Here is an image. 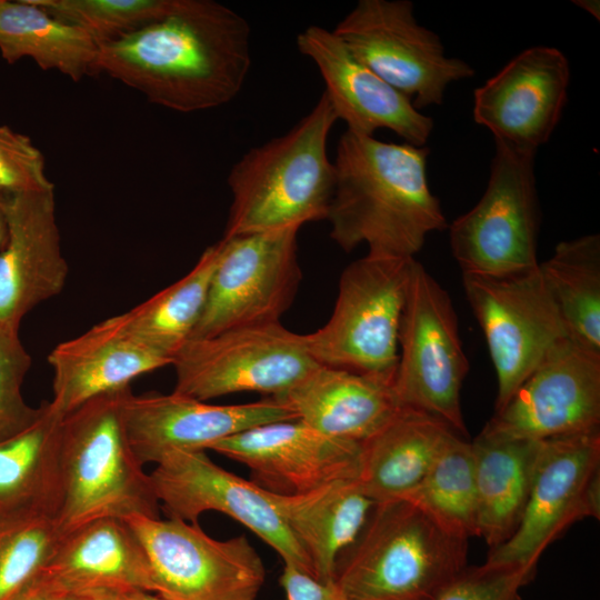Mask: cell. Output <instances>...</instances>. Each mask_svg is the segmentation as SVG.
<instances>
[{"mask_svg": "<svg viewBox=\"0 0 600 600\" xmlns=\"http://www.w3.org/2000/svg\"><path fill=\"white\" fill-rule=\"evenodd\" d=\"M251 68L249 22L213 0H180L166 17L99 46L97 71L178 112L233 100Z\"/></svg>", "mask_w": 600, "mask_h": 600, "instance_id": "6da1fadb", "label": "cell"}, {"mask_svg": "<svg viewBox=\"0 0 600 600\" xmlns=\"http://www.w3.org/2000/svg\"><path fill=\"white\" fill-rule=\"evenodd\" d=\"M429 149L346 130L340 137L327 219L344 251L364 243L368 254L414 258L427 236L448 227L427 179Z\"/></svg>", "mask_w": 600, "mask_h": 600, "instance_id": "7a4b0ae2", "label": "cell"}, {"mask_svg": "<svg viewBox=\"0 0 600 600\" xmlns=\"http://www.w3.org/2000/svg\"><path fill=\"white\" fill-rule=\"evenodd\" d=\"M338 121L326 92L284 134L249 149L231 168L223 237L300 229L326 220L334 187L328 139Z\"/></svg>", "mask_w": 600, "mask_h": 600, "instance_id": "3957f363", "label": "cell"}, {"mask_svg": "<svg viewBox=\"0 0 600 600\" xmlns=\"http://www.w3.org/2000/svg\"><path fill=\"white\" fill-rule=\"evenodd\" d=\"M131 388L96 397L60 426L63 534L102 518H160L150 474L129 442L123 401Z\"/></svg>", "mask_w": 600, "mask_h": 600, "instance_id": "277c9868", "label": "cell"}, {"mask_svg": "<svg viewBox=\"0 0 600 600\" xmlns=\"http://www.w3.org/2000/svg\"><path fill=\"white\" fill-rule=\"evenodd\" d=\"M467 544L406 499L377 503L333 581L349 600H434L466 569Z\"/></svg>", "mask_w": 600, "mask_h": 600, "instance_id": "5b68a950", "label": "cell"}, {"mask_svg": "<svg viewBox=\"0 0 600 600\" xmlns=\"http://www.w3.org/2000/svg\"><path fill=\"white\" fill-rule=\"evenodd\" d=\"M414 261L367 254L351 262L340 277L329 320L302 334L312 359L321 366L394 379Z\"/></svg>", "mask_w": 600, "mask_h": 600, "instance_id": "8992f818", "label": "cell"}, {"mask_svg": "<svg viewBox=\"0 0 600 600\" xmlns=\"http://www.w3.org/2000/svg\"><path fill=\"white\" fill-rule=\"evenodd\" d=\"M393 390L401 408L466 436L461 388L468 371L457 314L446 290L417 260L399 329Z\"/></svg>", "mask_w": 600, "mask_h": 600, "instance_id": "52a82bcc", "label": "cell"}, {"mask_svg": "<svg viewBox=\"0 0 600 600\" xmlns=\"http://www.w3.org/2000/svg\"><path fill=\"white\" fill-rule=\"evenodd\" d=\"M534 157L496 142L484 193L450 227L452 254L462 273L499 277L539 266Z\"/></svg>", "mask_w": 600, "mask_h": 600, "instance_id": "ba28073f", "label": "cell"}, {"mask_svg": "<svg viewBox=\"0 0 600 600\" xmlns=\"http://www.w3.org/2000/svg\"><path fill=\"white\" fill-rule=\"evenodd\" d=\"M332 31L418 110L441 104L451 82L474 76L469 63L446 54L437 33L419 24L409 0H359Z\"/></svg>", "mask_w": 600, "mask_h": 600, "instance_id": "9c48e42d", "label": "cell"}, {"mask_svg": "<svg viewBox=\"0 0 600 600\" xmlns=\"http://www.w3.org/2000/svg\"><path fill=\"white\" fill-rule=\"evenodd\" d=\"M318 364L303 336L280 322L236 328L184 343L171 362L173 392L200 401L238 392L277 397Z\"/></svg>", "mask_w": 600, "mask_h": 600, "instance_id": "30bf717a", "label": "cell"}, {"mask_svg": "<svg viewBox=\"0 0 600 600\" xmlns=\"http://www.w3.org/2000/svg\"><path fill=\"white\" fill-rule=\"evenodd\" d=\"M149 559L153 593L163 600H257L264 563L243 534L218 540L199 523L167 518L123 519Z\"/></svg>", "mask_w": 600, "mask_h": 600, "instance_id": "8fae6325", "label": "cell"}, {"mask_svg": "<svg viewBox=\"0 0 600 600\" xmlns=\"http://www.w3.org/2000/svg\"><path fill=\"white\" fill-rule=\"evenodd\" d=\"M299 230L222 237L206 306L190 339L280 322L301 282Z\"/></svg>", "mask_w": 600, "mask_h": 600, "instance_id": "7c38bea8", "label": "cell"}, {"mask_svg": "<svg viewBox=\"0 0 600 600\" xmlns=\"http://www.w3.org/2000/svg\"><path fill=\"white\" fill-rule=\"evenodd\" d=\"M462 284L496 370L498 411L569 336L539 266L499 277L462 273Z\"/></svg>", "mask_w": 600, "mask_h": 600, "instance_id": "4fadbf2b", "label": "cell"}, {"mask_svg": "<svg viewBox=\"0 0 600 600\" xmlns=\"http://www.w3.org/2000/svg\"><path fill=\"white\" fill-rule=\"evenodd\" d=\"M599 430L542 440L520 523L486 562L536 571L546 548L572 523L599 519Z\"/></svg>", "mask_w": 600, "mask_h": 600, "instance_id": "5bb4252c", "label": "cell"}, {"mask_svg": "<svg viewBox=\"0 0 600 600\" xmlns=\"http://www.w3.org/2000/svg\"><path fill=\"white\" fill-rule=\"evenodd\" d=\"M149 474L160 510L168 518L198 523L207 511L223 513L269 544L283 564L314 577L308 556L286 526L270 492L218 466L204 450L170 452Z\"/></svg>", "mask_w": 600, "mask_h": 600, "instance_id": "9a60e30c", "label": "cell"}, {"mask_svg": "<svg viewBox=\"0 0 600 600\" xmlns=\"http://www.w3.org/2000/svg\"><path fill=\"white\" fill-rule=\"evenodd\" d=\"M600 353L559 341L481 434L542 441L599 430Z\"/></svg>", "mask_w": 600, "mask_h": 600, "instance_id": "2e32d148", "label": "cell"}, {"mask_svg": "<svg viewBox=\"0 0 600 600\" xmlns=\"http://www.w3.org/2000/svg\"><path fill=\"white\" fill-rule=\"evenodd\" d=\"M569 82V62L559 49L528 48L474 90L473 119L494 142L537 152L560 121Z\"/></svg>", "mask_w": 600, "mask_h": 600, "instance_id": "e0dca14e", "label": "cell"}, {"mask_svg": "<svg viewBox=\"0 0 600 600\" xmlns=\"http://www.w3.org/2000/svg\"><path fill=\"white\" fill-rule=\"evenodd\" d=\"M209 450L246 466L251 481L278 494L304 493L360 472L361 444L328 437L299 419L250 428Z\"/></svg>", "mask_w": 600, "mask_h": 600, "instance_id": "ac0fdd59", "label": "cell"}, {"mask_svg": "<svg viewBox=\"0 0 600 600\" xmlns=\"http://www.w3.org/2000/svg\"><path fill=\"white\" fill-rule=\"evenodd\" d=\"M297 419L273 397L242 404H210L176 392L136 396L123 401V421L139 462L157 464L173 451L209 450L250 428Z\"/></svg>", "mask_w": 600, "mask_h": 600, "instance_id": "d6986e66", "label": "cell"}, {"mask_svg": "<svg viewBox=\"0 0 600 600\" xmlns=\"http://www.w3.org/2000/svg\"><path fill=\"white\" fill-rule=\"evenodd\" d=\"M296 43L318 68L324 92L348 131L373 136L388 129L406 143L426 147L433 130L432 118L359 61L332 30L310 26L298 33Z\"/></svg>", "mask_w": 600, "mask_h": 600, "instance_id": "ffe728a7", "label": "cell"}, {"mask_svg": "<svg viewBox=\"0 0 600 600\" xmlns=\"http://www.w3.org/2000/svg\"><path fill=\"white\" fill-rule=\"evenodd\" d=\"M8 240L0 251V322L23 318L64 288L69 267L61 249L54 190L7 194Z\"/></svg>", "mask_w": 600, "mask_h": 600, "instance_id": "44dd1931", "label": "cell"}, {"mask_svg": "<svg viewBox=\"0 0 600 600\" xmlns=\"http://www.w3.org/2000/svg\"><path fill=\"white\" fill-rule=\"evenodd\" d=\"M171 362L140 341L120 314L110 317L50 351V403L67 414L96 397L129 388L136 378Z\"/></svg>", "mask_w": 600, "mask_h": 600, "instance_id": "7402d4cb", "label": "cell"}, {"mask_svg": "<svg viewBox=\"0 0 600 600\" xmlns=\"http://www.w3.org/2000/svg\"><path fill=\"white\" fill-rule=\"evenodd\" d=\"M273 398L319 432L359 444L401 408L393 379L321 364Z\"/></svg>", "mask_w": 600, "mask_h": 600, "instance_id": "603a6c76", "label": "cell"}, {"mask_svg": "<svg viewBox=\"0 0 600 600\" xmlns=\"http://www.w3.org/2000/svg\"><path fill=\"white\" fill-rule=\"evenodd\" d=\"M64 590L153 593L148 556L126 520L102 518L63 534L43 569Z\"/></svg>", "mask_w": 600, "mask_h": 600, "instance_id": "cb8c5ba5", "label": "cell"}, {"mask_svg": "<svg viewBox=\"0 0 600 600\" xmlns=\"http://www.w3.org/2000/svg\"><path fill=\"white\" fill-rule=\"evenodd\" d=\"M270 496L321 582L333 580L338 559L357 541L377 504L358 478L332 481L304 493Z\"/></svg>", "mask_w": 600, "mask_h": 600, "instance_id": "d4e9b609", "label": "cell"}, {"mask_svg": "<svg viewBox=\"0 0 600 600\" xmlns=\"http://www.w3.org/2000/svg\"><path fill=\"white\" fill-rule=\"evenodd\" d=\"M442 421L407 408L361 444L359 482L381 503L408 496L424 478L447 439Z\"/></svg>", "mask_w": 600, "mask_h": 600, "instance_id": "484cf974", "label": "cell"}, {"mask_svg": "<svg viewBox=\"0 0 600 600\" xmlns=\"http://www.w3.org/2000/svg\"><path fill=\"white\" fill-rule=\"evenodd\" d=\"M478 504V537L492 550L517 530L530 493L541 441L479 433L471 442Z\"/></svg>", "mask_w": 600, "mask_h": 600, "instance_id": "4316f807", "label": "cell"}, {"mask_svg": "<svg viewBox=\"0 0 600 600\" xmlns=\"http://www.w3.org/2000/svg\"><path fill=\"white\" fill-rule=\"evenodd\" d=\"M0 54L9 64L30 58L42 70L58 71L74 82L98 73L94 39L31 0H0Z\"/></svg>", "mask_w": 600, "mask_h": 600, "instance_id": "83f0119b", "label": "cell"}, {"mask_svg": "<svg viewBox=\"0 0 600 600\" xmlns=\"http://www.w3.org/2000/svg\"><path fill=\"white\" fill-rule=\"evenodd\" d=\"M63 416L43 401L42 414L31 427L0 442V509L30 508L58 516L63 496Z\"/></svg>", "mask_w": 600, "mask_h": 600, "instance_id": "f1b7e54d", "label": "cell"}, {"mask_svg": "<svg viewBox=\"0 0 600 600\" xmlns=\"http://www.w3.org/2000/svg\"><path fill=\"white\" fill-rule=\"evenodd\" d=\"M539 269L569 338L600 353L599 234L558 243Z\"/></svg>", "mask_w": 600, "mask_h": 600, "instance_id": "f546056e", "label": "cell"}, {"mask_svg": "<svg viewBox=\"0 0 600 600\" xmlns=\"http://www.w3.org/2000/svg\"><path fill=\"white\" fill-rule=\"evenodd\" d=\"M218 256V243L208 247L184 277L121 313L127 328L144 344L172 360L190 340L201 317Z\"/></svg>", "mask_w": 600, "mask_h": 600, "instance_id": "4dcf8cb0", "label": "cell"}, {"mask_svg": "<svg viewBox=\"0 0 600 600\" xmlns=\"http://www.w3.org/2000/svg\"><path fill=\"white\" fill-rule=\"evenodd\" d=\"M403 499L451 534L478 537L474 456L471 442L451 433L421 482Z\"/></svg>", "mask_w": 600, "mask_h": 600, "instance_id": "1f68e13d", "label": "cell"}, {"mask_svg": "<svg viewBox=\"0 0 600 600\" xmlns=\"http://www.w3.org/2000/svg\"><path fill=\"white\" fill-rule=\"evenodd\" d=\"M62 537L56 516L0 509V600H9L47 567Z\"/></svg>", "mask_w": 600, "mask_h": 600, "instance_id": "d6a6232c", "label": "cell"}, {"mask_svg": "<svg viewBox=\"0 0 600 600\" xmlns=\"http://www.w3.org/2000/svg\"><path fill=\"white\" fill-rule=\"evenodd\" d=\"M54 18L77 26L101 46L159 20L180 0H31Z\"/></svg>", "mask_w": 600, "mask_h": 600, "instance_id": "836d02e7", "label": "cell"}, {"mask_svg": "<svg viewBox=\"0 0 600 600\" xmlns=\"http://www.w3.org/2000/svg\"><path fill=\"white\" fill-rule=\"evenodd\" d=\"M31 364L19 329L0 322V442L21 433L42 414L43 402L31 407L21 391Z\"/></svg>", "mask_w": 600, "mask_h": 600, "instance_id": "e575fe53", "label": "cell"}, {"mask_svg": "<svg viewBox=\"0 0 600 600\" xmlns=\"http://www.w3.org/2000/svg\"><path fill=\"white\" fill-rule=\"evenodd\" d=\"M534 572L516 564L467 566L434 600H522L520 590Z\"/></svg>", "mask_w": 600, "mask_h": 600, "instance_id": "d590c367", "label": "cell"}, {"mask_svg": "<svg viewBox=\"0 0 600 600\" xmlns=\"http://www.w3.org/2000/svg\"><path fill=\"white\" fill-rule=\"evenodd\" d=\"M54 190L42 152L28 136L0 126V192L17 194Z\"/></svg>", "mask_w": 600, "mask_h": 600, "instance_id": "8d00e7d4", "label": "cell"}, {"mask_svg": "<svg viewBox=\"0 0 600 600\" xmlns=\"http://www.w3.org/2000/svg\"><path fill=\"white\" fill-rule=\"evenodd\" d=\"M280 584L287 600H349L333 580L321 582L289 564H283Z\"/></svg>", "mask_w": 600, "mask_h": 600, "instance_id": "74e56055", "label": "cell"}, {"mask_svg": "<svg viewBox=\"0 0 600 600\" xmlns=\"http://www.w3.org/2000/svg\"><path fill=\"white\" fill-rule=\"evenodd\" d=\"M66 591L51 576L42 570L9 600H60Z\"/></svg>", "mask_w": 600, "mask_h": 600, "instance_id": "f35d334b", "label": "cell"}, {"mask_svg": "<svg viewBox=\"0 0 600 600\" xmlns=\"http://www.w3.org/2000/svg\"><path fill=\"white\" fill-rule=\"evenodd\" d=\"M130 593L101 588L77 589L66 591L60 600H127Z\"/></svg>", "mask_w": 600, "mask_h": 600, "instance_id": "ab89813d", "label": "cell"}, {"mask_svg": "<svg viewBox=\"0 0 600 600\" xmlns=\"http://www.w3.org/2000/svg\"><path fill=\"white\" fill-rule=\"evenodd\" d=\"M6 199H7V194L0 192V251L3 249L8 240Z\"/></svg>", "mask_w": 600, "mask_h": 600, "instance_id": "60d3db41", "label": "cell"}, {"mask_svg": "<svg viewBox=\"0 0 600 600\" xmlns=\"http://www.w3.org/2000/svg\"><path fill=\"white\" fill-rule=\"evenodd\" d=\"M578 7L586 10L588 13H591L594 18L599 20V1L596 0H578L574 1Z\"/></svg>", "mask_w": 600, "mask_h": 600, "instance_id": "b9f144b4", "label": "cell"}, {"mask_svg": "<svg viewBox=\"0 0 600 600\" xmlns=\"http://www.w3.org/2000/svg\"><path fill=\"white\" fill-rule=\"evenodd\" d=\"M127 600H163L154 593L144 592V591H133L131 592Z\"/></svg>", "mask_w": 600, "mask_h": 600, "instance_id": "7bdbcfd3", "label": "cell"}]
</instances>
